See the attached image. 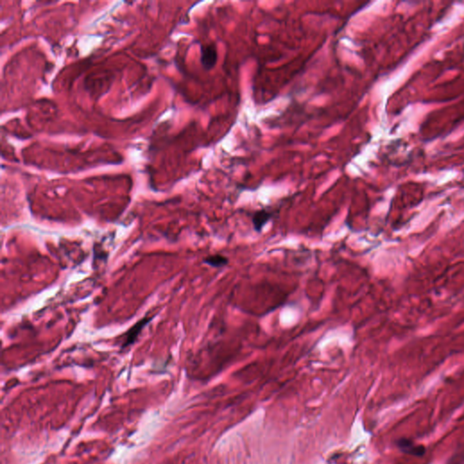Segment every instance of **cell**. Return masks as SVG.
I'll use <instances>...</instances> for the list:
<instances>
[{
  "label": "cell",
  "mask_w": 464,
  "mask_h": 464,
  "mask_svg": "<svg viewBox=\"0 0 464 464\" xmlns=\"http://www.w3.org/2000/svg\"><path fill=\"white\" fill-rule=\"evenodd\" d=\"M218 62V50L215 44H203L201 47V64L205 70H211Z\"/></svg>",
  "instance_id": "1"
},
{
  "label": "cell",
  "mask_w": 464,
  "mask_h": 464,
  "mask_svg": "<svg viewBox=\"0 0 464 464\" xmlns=\"http://www.w3.org/2000/svg\"><path fill=\"white\" fill-rule=\"evenodd\" d=\"M396 444L401 452L411 456L423 457L426 452V449L424 445L416 444L407 438H401L396 442Z\"/></svg>",
  "instance_id": "2"
},
{
  "label": "cell",
  "mask_w": 464,
  "mask_h": 464,
  "mask_svg": "<svg viewBox=\"0 0 464 464\" xmlns=\"http://www.w3.org/2000/svg\"><path fill=\"white\" fill-rule=\"evenodd\" d=\"M272 216H273V214L268 210H259L255 211L251 217V222H252V225H253L255 231L261 232L263 228L265 227L267 222L271 221Z\"/></svg>",
  "instance_id": "3"
},
{
  "label": "cell",
  "mask_w": 464,
  "mask_h": 464,
  "mask_svg": "<svg viewBox=\"0 0 464 464\" xmlns=\"http://www.w3.org/2000/svg\"><path fill=\"white\" fill-rule=\"evenodd\" d=\"M229 258L221 254L210 255L203 259V262L216 268H221L229 264Z\"/></svg>",
  "instance_id": "4"
},
{
  "label": "cell",
  "mask_w": 464,
  "mask_h": 464,
  "mask_svg": "<svg viewBox=\"0 0 464 464\" xmlns=\"http://www.w3.org/2000/svg\"><path fill=\"white\" fill-rule=\"evenodd\" d=\"M146 324L145 319H143L142 321H140L139 323L136 324L134 327L130 330L129 335L127 336V341L126 343L125 344V347L126 346H129L130 344L133 343V339L136 337L137 334H139V332L141 331V328L144 326Z\"/></svg>",
  "instance_id": "5"
}]
</instances>
